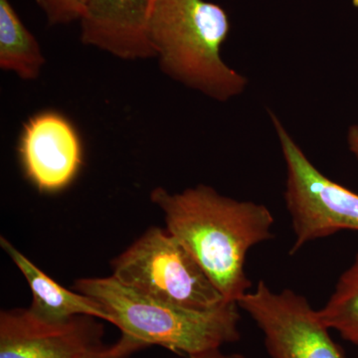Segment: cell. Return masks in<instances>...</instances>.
I'll list each match as a JSON object with an SVG mask.
<instances>
[{"label": "cell", "instance_id": "6da1fadb", "mask_svg": "<svg viewBox=\"0 0 358 358\" xmlns=\"http://www.w3.org/2000/svg\"><path fill=\"white\" fill-rule=\"evenodd\" d=\"M150 199L164 213L166 230L192 254L224 301L239 303L252 288L245 268L250 250L274 236L270 209L204 185L173 193L157 187Z\"/></svg>", "mask_w": 358, "mask_h": 358}, {"label": "cell", "instance_id": "7a4b0ae2", "mask_svg": "<svg viewBox=\"0 0 358 358\" xmlns=\"http://www.w3.org/2000/svg\"><path fill=\"white\" fill-rule=\"evenodd\" d=\"M150 41L162 72L186 88L226 103L246 91L248 79L221 56L228 14L205 0H152Z\"/></svg>", "mask_w": 358, "mask_h": 358}, {"label": "cell", "instance_id": "3957f363", "mask_svg": "<svg viewBox=\"0 0 358 358\" xmlns=\"http://www.w3.org/2000/svg\"><path fill=\"white\" fill-rule=\"evenodd\" d=\"M74 289L98 301L122 336L145 348L159 345L192 358L241 338V308L236 303L225 301L208 310L178 307L143 296L113 275L77 280Z\"/></svg>", "mask_w": 358, "mask_h": 358}, {"label": "cell", "instance_id": "277c9868", "mask_svg": "<svg viewBox=\"0 0 358 358\" xmlns=\"http://www.w3.org/2000/svg\"><path fill=\"white\" fill-rule=\"evenodd\" d=\"M113 277L154 300L193 310L225 303L192 254L169 231L152 227L112 261Z\"/></svg>", "mask_w": 358, "mask_h": 358}, {"label": "cell", "instance_id": "5b68a950", "mask_svg": "<svg viewBox=\"0 0 358 358\" xmlns=\"http://www.w3.org/2000/svg\"><path fill=\"white\" fill-rule=\"evenodd\" d=\"M270 115L286 164L284 199L294 234L291 254L341 231L358 232L357 193L320 173L279 117Z\"/></svg>", "mask_w": 358, "mask_h": 358}, {"label": "cell", "instance_id": "8992f818", "mask_svg": "<svg viewBox=\"0 0 358 358\" xmlns=\"http://www.w3.org/2000/svg\"><path fill=\"white\" fill-rule=\"evenodd\" d=\"M238 305L262 331L271 358H346L319 310L292 289L274 292L259 281Z\"/></svg>", "mask_w": 358, "mask_h": 358}, {"label": "cell", "instance_id": "52a82bcc", "mask_svg": "<svg viewBox=\"0 0 358 358\" xmlns=\"http://www.w3.org/2000/svg\"><path fill=\"white\" fill-rule=\"evenodd\" d=\"M94 319L49 322L30 308L1 310L0 358H89L106 348L102 324Z\"/></svg>", "mask_w": 358, "mask_h": 358}, {"label": "cell", "instance_id": "ba28073f", "mask_svg": "<svg viewBox=\"0 0 358 358\" xmlns=\"http://www.w3.org/2000/svg\"><path fill=\"white\" fill-rule=\"evenodd\" d=\"M27 178L42 192L64 189L82 166V143L64 115L45 110L23 126L18 147Z\"/></svg>", "mask_w": 358, "mask_h": 358}, {"label": "cell", "instance_id": "9c48e42d", "mask_svg": "<svg viewBox=\"0 0 358 358\" xmlns=\"http://www.w3.org/2000/svg\"><path fill=\"white\" fill-rule=\"evenodd\" d=\"M152 0H88L81 41L122 60L155 57L148 24Z\"/></svg>", "mask_w": 358, "mask_h": 358}, {"label": "cell", "instance_id": "30bf717a", "mask_svg": "<svg viewBox=\"0 0 358 358\" xmlns=\"http://www.w3.org/2000/svg\"><path fill=\"white\" fill-rule=\"evenodd\" d=\"M0 245L29 285L33 298L29 308L35 315L49 322H63L77 315H87L110 322V315L98 301L59 285L6 238H0Z\"/></svg>", "mask_w": 358, "mask_h": 358}, {"label": "cell", "instance_id": "8fae6325", "mask_svg": "<svg viewBox=\"0 0 358 358\" xmlns=\"http://www.w3.org/2000/svg\"><path fill=\"white\" fill-rule=\"evenodd\" d=\"M45 63L41 47L9 0H0V68L25 81L38 79Z\"/></svg>", "mask_w": 358, "mask_h": 358}, {"label": "cell", "instance_id": "7c38bea8", "mask_svg": "<svg viewBox=\"0 0 358 358\" xmlns=\"http://www.w3.org/2000/svg\"><path fill=\"white\" fill-rule=\"evenodd\" d=\"M319 313L331 331L358 346V253Z\"/></svg>", "mask_w": 358, "mask_h": 358}, {"label": "cell", "instance_id": "4fadbf2b", "mask_svg": "<svg viewBox=\"0 0 358 358\" xmlns=\"http://www.w3.org/2000/svg\"><path fill=\"white\" fill-rule=\"evenodd\" d=\"M51 25L80 20L88 0H35Z\"/></svg>", "mask_w": 358, "mask_h": 358}, {"label": "cell", "instance_id": "5bb4252c", "mask_svg": "<svg viewBox=\"0 0 358 358\" xmlns=\"http://www.w3.org/2000/svg\"><path fill=\"white\" fill-rule=\"evenodd\" d=\"M145 348L138 341L122 336V338L112 346H106L102 350L95 353L89 358H128L133 352Z\"/></svg>", "mask_w": 358, "mask_h": 358}, {"label": "cell", "instance_id": "9a60e30c", "mask_svg": "<svg viewBox=\"0 0 358 358\" xmlns=\"http://www.w3.org/2000/svg\"><path fill=\"white\" fill-rule=\"evenodd\" d=\"M346 141H348V148L350 152L355 155V159L358 160V126L350 127L346 136Z\"/></svg>", "mask_w": 358, "mask_h": 358}, {"label": "cell", "instance_id": "2e32d148", "mask_svg": "<svg viewBox=\"0 0 358 358\" xmlns=\"http://www.w3.org/2000/svg\"><path fill=\"white\" fill-rule=\"evenodd\" d=\"M192 358H248L239 353H232V355H226L221 352V350H211V352L202 353Z\"/></svg>", "mask_w": 358, "mask_h": 358}, {"label": "cell", "instance_id": "e0dca14e", "mask_svg": "<svg viewBox=\"0 0 358 358\" xmlns=\"http://www.w3.org/2000/svg\"><path fill=\"white\" fill-rule=\"evenodd\" d=\"M352 6L358 8V0H352Z\"/></svg>", "mask_w": 358, "mask_h": 358}]
</instances>
